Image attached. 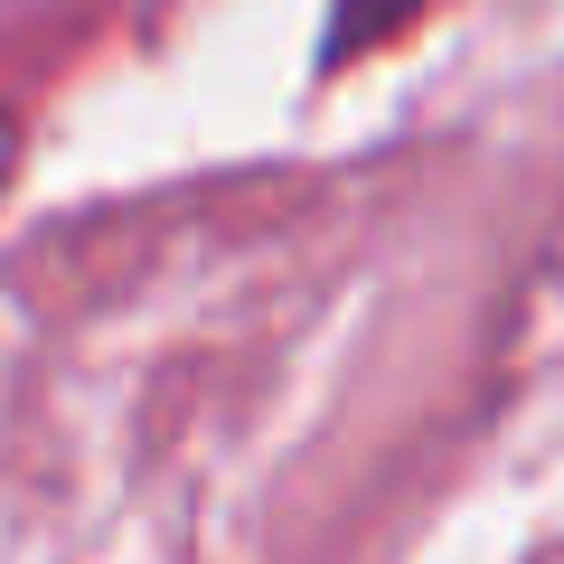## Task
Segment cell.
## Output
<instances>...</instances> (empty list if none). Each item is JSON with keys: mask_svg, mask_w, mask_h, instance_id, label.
<instances>
[{"mask_svg": "<svg viewBox=\"0 0 564 564\" xmlns=\"http://www.w3.org/2000/svg\"><path fill=\"white\" fill-rule=\"evenodd\" d=\"M10 161H20V132H10V113H0V188H10Z\"/></svg>", "mask_w": 564, "mask_h": 564, "instance_id": "cell-2", "label": "cell"}, {"mask_svg": "<svg viewBox=\"0 0 564 564\" xmlns=\"http://www.w3.org/2000/svg\"><path fill=\"white\" fill-rule=\"evenodd\" d=\"M423 0H329V66H348L358 47H386Z\"/></svg>", "mask_w": 564, "mask_h": 564, "instance_id": "cell-1", "label": "cell"}]
</instances>
